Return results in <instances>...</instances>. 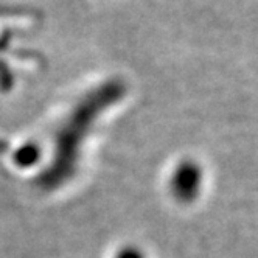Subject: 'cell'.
I'll return each instance as SVG.
<instances>
[{
	"mask_svg": "<svg viewBox=\"0 0 258 258\" xmlns=\"http://www.w3.org/2000/svg\"><path fill=\"white\" fill-rule=\"evenodd\" d=\"M198 168L190 160L179 162L170 176V190L177 201H188L196 195Z\"/></svg>",
	"mask_w": 258,
	"mask_h": 258,
	"instance_id": "1",
	"label": "cell"
},
{
	"mask_svg": "<svg viewBox=\"0 0 258 258\" xmlns=\"http://www.w3.org/2000/svg\"><path fill=\"white\" fill-rule=\"evenodd\" d=\"M114 258H145L143 253L137 249H133V247H123L120 250H117L115 256Z\"/></svg>",
	"mask_w": 258,
	"mask_h": 258,
	"instance_id": "2",
	"label": "cell"
}]
</instances>
